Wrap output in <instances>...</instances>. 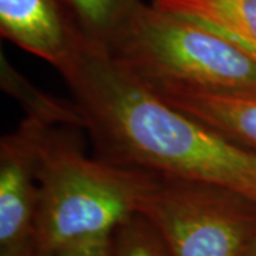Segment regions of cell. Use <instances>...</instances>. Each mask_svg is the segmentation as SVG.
Masks as SVG:
<instances>
[{
	"label": "cell",
	"mask_w": 256,
	"mask_h": 256,
	"mask_svg": "<svg viewBox=\"0 0 256 256\" xmlns=\"http://www.w3.org/2000/svg\"><path fill=\"white\" fill-rule=\"evenodd\" d=\"M171 256H244L256 232V204L216 184L158 176L140 202Z\"/></svg>",
	"instance_id": "obj_4"
},
{
	"label": "cell",
	"mask_w": 256,
	"mask_h": 256,
	"mask_svg": "<svg viewBox=\"0 0 256 256\" xmlns=\"http://www.w3.org/2000/svg\"><path fill=\"white\" fill-rule=\"evenodd\" d=\"M98 158L158 176L216 184L256 204V151L174 107L88 37L58 70Z\"/></svg>",
	"instance_id": "obj_1"
},
{
	"label": "cell",
	"mask_w": 256,
	"mask_h": 256,
	"mask_svg": "<svg viewBox=\"0 0 256 256\" xmlns=\"http://www.w3.org/2000/svg\"><path fill=\"white\" fill-rule=\"evenodd\" d=\"M54 256H112V235L77 242L58 250Z\"/></svg>",
	"instance_id": "obj_12"
},
{
	"label": "cell",
	"mask_w": 256,
	"mask_h": 256,
	"mask_svg": "<svg viewBox=\"0 0 256 256\" xmlns=\"http://www.w3.org/2000/svg\"><path fill=\"white\" fill-rule=\"evenodd\" d=\"M0 58L2 88L24 107L28 117L38 120L48 127L84 128L82 112L74 101L60 100L38 90L12 67L4 54Z\"/></svg>",
	"instance_id": "obj_9"
},
{
	"label": "cell",
	"mask_w": 256,
	"mask_h": 256,
	"mask_svg": "<svg viewBox=\"0 0 256 256\" xmlns=\"http://www.w3.org/2000/svg\"><path fill=\"white\" fill-rule=\"evenodd\" d=\"M37 178L34 248L38 256H54L77 242L112 235L137 215L156 175L90 158L72 136L52 127Z\"/></svg>",
	"instance_id": "obj_2"
},
{
	"label": "cell",
	"mask_w": 256,
	"mask_h": 256,
	"mask_svg": "<svg viewBox=\"0 0 256 256\" xmlns=\"http://www.w3.org/2000/svg\"><path fill=\"white\" fill-rule=\"evenodd\" d=\"M112 256H171L162 239L140 214L112 234Z\"/></svg>",
	"instance_id": "obj_11"
},
{
	"label": "cell",
	"mask_w": 256,
	"mask_h": 256,
	"mask_svg": "<svg viewBox=\"0 0 256 256\" xmlns=\"http://www.w3.org/2000/svg\"><path fill=\"white\" fill-rule=\"evenodd\" d=\"M0 256H38V254H37L34 245H30V246L24 248V249H20V250L12 252V254H8V255H0Z\"/></svg>",
	"instance_id": "obj_13"
},
{
	"label": "cell",
	"mask_w": 256,
	"mask_h": 256,
	"mask_svg": "<svg viewBox=\"0 0 256 256\" xmlns=\"http://www.w3.org/2000/svg\"><path fill=\"white\" fill-rule=\"evenodd\" d=\"M152 92L230 141L256 151V92H204L180 88Z\"/></svg>",
	"instance_id": "obj_7"
},
{
	"label": "cell",
	"mask_w": 256,
	"mask_h": 256,
	"mask_svg": "<svg viewBox=\"0 0 256 256\" xmlns=\"http://www.w3.org/2000/svg\"><path fill=\"white\" fill-rule=\"evenodd\" d=\"M72 9L88 36L108 44L142 0H68Z\"/></svg>",
	"instance_id": "obj_10"
},
{
	"label": "cell",
	"mask_w": 256,
	"mask_h": 256,
	"mask_svg": "<svg viewBox=\"0 0 256 256\" xmlns=\"http://www.w3.org/2000/svg\"><path fill=\"white\" fill-rule=\"evenodd\" d=\"M151 3L218 32L256 57V0H151Z\"/></svg>",
	"instance_id": "obj_8"
},
{
	"label": "cell",
	"mask_w": 256,
	"mask_h": 256,
	"mask_svg": "<svg viewBox=\"0 0 256 256\" xmlns=\"http://www.w3.org/2000/svg\"><path fill=\"white\" fill-rule=\"evenodd\" d=\"M0 33L57 70L90 37L68 0H0Z\"/></svg>",
	"instance_id": "obj_6"
},
{
	"label": "cell",
	"mask_w": 256,
	"mask_h": 256,
	"mask_svg": "<svg viewBox=\"0 0 256 256\" xmlns=\"http://www.w3.org/2000/svg\"><path fill=\"white\" fill-rule=\"evenodd\" d=\"M244 256H256V232L255 235H254V238H252V240L249 242V245H248Z\"/></svg>",
	"instance_id": "obj_14"
},
{
	"label": "cell",
	"mask_w": 256,
	"mask_h": 256,
	"mask_svg": "<svg viewBox=\"0 0 256 256\" xmlns=\"http://www.w3.org/2000/svg\"><path fill=\"white\" fill-rule=\"evenodd\" d=\"M52 127L26 116L0 141V255L34 245L38 156Z\"/></svg>",
	"instance_id": "obj_5"
},
{
	"label": "cell",
	"mask_w": 256,
	"mask_h": 256,
	"mask_svg": "<svg viewBox=\"0 0 256 256\" xmlns=\"http://www.w3.org/2000/svg\"><path fill=\"white\" fill-rule=\"evenodd\" d=\"M111 57L151 90L256 92V57L201 23L141 3L106 44Z\"/></svg>",
	"instance_id": "obj_3"
}]
</instances>
